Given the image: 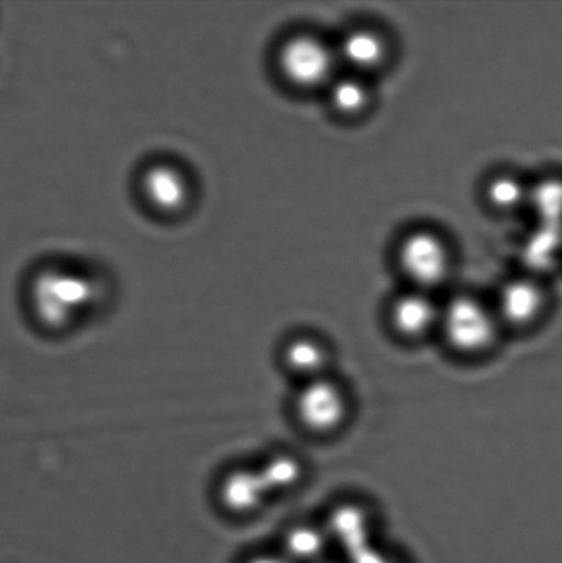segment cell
<instances>
[{
	"label": "cell",
	"instance_id": "30bf717a",
	"mask_svg": "<svg viewBox=\"0 0 562 563\" xmlns=\"http://www.w3.org/2000/svg\"><path fill=\"white\" fill-rule=\"evenodd\" d=\"M334 47L339 64L345 66L349 74L363 77L382 69L389 57L387 38L371 26L351 27Z\"/></svg>",
	"mask_w": 562,
	"mask_h": 563
},
{
	"label": "cell",
	"instance_id": "277c9868",
	"mask_svg": "<svg viewBox=\"0 0 562 563\" xmlns=\"http://www.w3.org/2000/svg\"><path fill=\"white\" fill-rule=\"evenodd\" d=\"M335 47L312 32H297L285 38L277 52L279 75L301 91L328 88L339 75Z\"/></svg>",
	"mask_w": 562,
	"mask_h": 563
},
{
	"label": "cell",
	"instance_id": "d6986e66",
	"mask_svg": "<svg viewBox=\"0 0 562 563\" xmlns=\"http://www.w3.org/2000/svg\"><path fill=\"white\" fill-rule=\"evenodd\" d=\"M366 563H400L398 561H395L393 556H389L387 553H379V555L374 556L371 561H367Z\"/></svg>",
	"mask_w": 562,
	"mask_h": 563
},
{
	"label": "cell",
	"instance_id": "5bb4252c",
	"mask_svg": "<svg viewBox=\"0 0 562 563\" xmlns=\"http://www.w3.org/2000/svg\"><path fill=\"white\" fill-rule=\"evenodd\" d=\"M327 90L330 108L341 118H357L371 107L372 90L366 77L346 71L335 76Z\"/></svg>",
	"mask_w": 562,
	"mask_h": 563
},
{
	"label": "cell",
	"instance_id": "52a82bcc",
	"mask_svg": "<svg viewBox=\"0 0 562 563\" xmlns=\"http://www.w3.org/2000/svg\"><path fill=\"white\" fill-rule=\"evenodd\" d=\"M505 333H525L537 328L547 314V290L532 274L504 282L492 300Z\"/></svg>",
	"mask_w": 562,
	"mask_h": 563
},
{
	"label": "cell",
	"instance_id": "ac0fdd59",
	"mask_svg": "<svg viewBox=\"0 0 562 563\" xmlns=\"http://www.w3.org/2000/svg\"><path fill=\"white\" fill-rule=\"evenodd\" d=\"M245 563H294L283 553H266L252 556Z\"/></svg>",
	"mask_w": 562,
	"mask_h": 563
},
{
	"label": "cell",
	"instance_id": "7c38bea8",
	"mask_svg": "<svg viewBox=\"0 0 562 563\" xmlns=\"http://www.w3.org/2000/svg\"><path fill=\"white\" fill-rule=\"evenodd\" d=\"M258 468L234 467L224 473L218 485V498L223 509L234 516H251L269 498Z\"/></svg>",
	"mask_w": 562,
	"mask_h": 563
},
{
	"label": "cell",
	"instance_id": "2e32d148",
	"mask_svg": "<svg viewBox=\"0 0 562 563\" xmlns=\"http://www.w3.org/2000/svg\"><path fill=\"white\" fill-rule=\"evenodd\" d=\"M531 186L514 174H497L488 180L486 198L494 209L500 212L520 211L530 202Z\"/></svg>",
	"mask_w": 562,
	"mask_h": 563
},
{
	"label": "cell",
	"instance_id": "9c48e42d",
	"mask_svg": "<svg viewBox=\"0 0 562 563\" xmlns=\"http://www.w3.org/2000/svg\"><path fill=\"white\" fill-rule=\"evenodd\" d=\"M141 189L147 206L168 217L185 211L192 195L189 176L179 165L167 162L154 163L145 169Z\"/></svg>",
	"mask_w": 562,
	"mask_h": 563
},
{
	"label": "cell",
	"instance_id": "7a4b0ae2",
	"mask_svg": "<svg viewBox=\"0 0 562 563\" xmlns=\"http://www.w3.org/2000/svg\"><path fill=\"white\" fill-rule=\"evenodd\" d=\"M504 334L492 301L460 292L442 302L438 339L454 356L466 361L487 356Z\"/></svg>",
	"mask_w": 562,
	"mask_h": 563
},
{
	"label": "cell",
	"instance_id": "6da1fadb",
	"mask_svg": "<svg viewBox=\"0 0 562 563\" xmlns=\"http://www.w3.org/2000/svg\"><path fill=\"white\" fill-rule=\"evenodd\" d=\"M98 298L96 279L81 269L53 266L42 269L30 287L33 317L48 330L70 328Z\"/></svg>",
	"mask_w": 562,
	"mask_h": 563
},
{
	"label": "cell",
	"instance_id": "4fadbf2b",
	"mask_svg": "<svg viewBox=\"0 0 562 563\" xmlns=\"http://www.w3.org/2000/svg\"><path fill=\"white\" fill-rule=\"evenodd\" d=\"M332 549L327 529L321 522H297L286 529L283 553L294 563H313Z\"/></svg>",
	"mask_w": 562,
	"mask_h": 563
},
{
	"label": "cell",
	"instance_id": "8992f818",
	"mask_svg": "<svg viewBox=\"0 0 562 563\" xmlns=\"http://www.w3.org/2000/svg\"><path fill=\"white\" fill-rule=\"evenodd\" d=\"M442 302L433 292L407 287L390 300L385 311V322L389 333L399 342L417 345L439 333Z\"/></svg>",
	"mask_w": 562,
	"mask_h": 563
},
{
	"label": "cell",
	"instance_id": "8fae6325",
	"mask_svg": "<svg viewBox=\"0 0 562 563\" xmlns=\"http://www.w3.org/2000/svg\"><path fill=\"white\" fill-rule=\"evenodd\" d=\"M283 364L299 384L333 374L334 353L322 336L300 333L290 336L280 351Z\"/></svg>",
	"mask_w": 562,
	"mask_h": 563
},
{
	"label": "cell",
	"instance_id": "9a60e30c",
	"mask_svg": "<svg viewBox=\"0 0 562 563\" xmlns=\"http://www.w3.org/2000/svg\"><path fill=\"white\" fill-rule=\"evenodd\" d=\"M257 468L269 495L290 493L306 477L305 463L299 456L286 451L269 455Z\"/></svg>",
	"mask_w": 562,
	"mask_h": 563
},
{
	"label": "cell",
	"instance_id": "3957f363",
	"mask_svg": "<svg viewBox=\"0 0 562 563\" xmlns=\"http://www.w3.org/2000/svg\"><path fill=\"white\" fill-rule=\"evenodd\" d=\"M354 411L350 389L334 374L299 384L294 416L307 433L330 439L349 427Z\"/></svg>",
	"mask_w": 562,
	"mask_h": 563
},
{
	"label": "cell",
	"instance_id": "e0dca14e",
	"mask_svg": "<svg viewBox=\"0 0 562 563\" xmlns=\"http://www.w3.org/2000/svg\"><path fill=\"white\" fill-rule=\"evenodd\" d=\"M528 208L537 212L541 225L560 228L562 222V181L544 180L531 186Z\"/></svg>",
	"mask_w": 562,
	"mask_h": 563
},
{
	"label": "cell",
	"instance_id": "5b68a950",
	"mask_svg": "<svg viewBox=\"0 0 562 563\" xmlns=\"http://www.w3.org/2000/svg\"><path fill=\"white\" fill-rule=\"evenodd\" d=\"M396 262L411 289L434 292L450 278L453 253L437 231L417 229L400 240Z\"/></svg>",
	"mask_w": 562,
	"mask_h": 563
},
{
	"label": "cell",
	"instance_id": "ba28073f",
	"mask_svg": "<svg viewBox=\"0 0 562 563\" xmlns=\"http://www.w3.org/2000/svg\"><path fill=\"white\" fill-rule=\"evenodd\" d=\"M332 548L352 556L376 545V517L360 500H340L330 507L322 521Z\"/></svg>",
	"mask_w": 562,
	"mask_h": 563
}]
</instances>
